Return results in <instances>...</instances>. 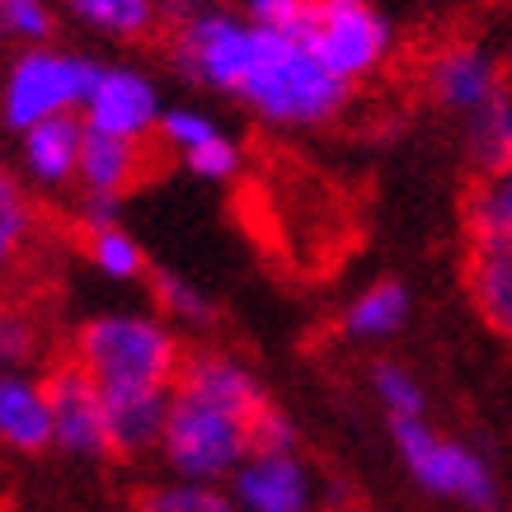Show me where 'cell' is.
<instances>
[{
  "label": "cell",
  "mask_w": 512,
  "mask_h": 512,
  "mask_svg": "<svg viewBox=\"0 0 512 512\" xmlns=\"http://www.w3.org/2000/svg\"><path fill=\"white\" fill-rule=\"evenodd\" d=\"M160 85L137 66L113 62L94 71L90 94H85V109H80V123L90 132H109V137H127V141H146L160 127Z\"/></svg>",
  "instance_id": "cell-9"
},
{
  "label": "cell",
  "mask_w": 512,
  "mask_h": 512,
  "mask_svg": "<svg viewBox=\"0 0 512 512\" xmlns=\"http://www.w3.org/2000/svg\"><path fill=\"white\" fill-rule=\"evenodd\" d=\"M137 512H240V508H235L231 489L198 484V480H165V484H151L137 498Z\"/></svg>",
  "instance_id": "cell-21"
},
{
  "label": "cell",
  "mask_w": 512,
  "mask_h": 512,
  "mask_svg": "<svg viewBox=\"0 0 512 512\" xmlns=\"http://www.w3.org/2000/svg\"><path fill=\"white\" fill-rule=\"evenodd\" d=\"M390 437H395V451H400L409 480L419 484L423 494L461 503V508H489L494 503V470L470 442L442 433L428 419L390 423Z\"/></svg>",
  "instance_id": "cell-5"
},
{
  "label": "cell",
  "mask_w": 512,
  "mask_h": 512,
  "mask_svg": "<svg viewBox=\"0 0 512 512\" xmlns=\"http://www.w3.org/2000/svg\"><path fill=\"white\" fill-rule=\"evenodd\" d=\"M24 146H19V156H24V174H29L33 184L43 188H62L71 184L80 174V146H85V123H80L76 113H66V118H47V123L29 127V132H19Z\"/></svg>",
  "instance_id": "cell-12"
},
{
  "label": "cell",
  "mask_w": 512,
  "mask_h": 512,
  "mask_svg": "<svg viewBox=\"0 0 512 512\" xmlns=\"http://www.w3.org/2000/svg\"><path fill=\"white\" fill-rule=\"evenodd\" d=\"M240 512H320V480L296 447H254L231 480Z\"/></svg>",
  "instance_id": "cell-7"
},
{
  "label": "cell",
  "mask_w": 512,
  "mask_h": 512,
  "mask_svg": "<svg viewBox=\"0 0 512 512\" xmlns=\"http://www.w3.org/2000/svg\"><path fill=\"white\" fill-rule=\"evenodd\" d=\"M306 43L343 85H357V80H372L390 62L395 29L372 0H315Z\"/></svg>",
  "instance_id": "cell-6"
},
{
  "label": "cell",
  "mask_w": 512,
  "mask_h": 512,
  "mask_svg": "<svg viewBox=\"0 0 512 512\" xmlns=\"http://www.w3.org/2000/svg\"><path fill=\"white\" fill-rule=\"evenodd\" d=\"M99 62L76 57V52H57V47H24L5 80H0V118L29 132V127L47 123V118H66V113L85 109L90 80Z\"/></svg>",
  "instance_id": "cell-4"
},
{
  "label": "cell",
  "mask_w": 512,
  "mask_h": 512,
  "mask_svg": "<svg viewBox=\"0 0 512 512\" xmlns=\"http://www.w3.org/2000/svg\"><path fill=\"white\" fill-rule=\"evenodd\" d=\"M461 151H466L475 174L508 170L512 165V90H503L480 113L461 118Z\"/></svg>",
  "instance_id": "cell-17"
},
{
  "label": "cell",
  "mask_w": 512,
  "mask_h": 512,
  "mask_svg": "<svg viewBox=\"0 0 512 512\" xmlns=\"http://www.w3.org/2000/svg\"><path fill=\"white\" fill-rule=\"evenodd\" d=\"M33 245V207H29V193L19 184L15 174L0 165V287L10 282L24 254Z\"/></svg>",
  "instance_id": "cell-19"
},
{
  "label": "cell",
  "mask_w": 512,
  "mask_h": 512,
  "mask_svg": "<svg viewBox=\"0 0 512 512\" xmlns=\"http://www.w3.org/2000/svg\"><path fill=\"white\" fill-rule=\"evenodd\" d=\"M146 156H141V141L109 137V132H90L85 127V146H80V188L94 198H123L127 188H137Z\"/></svg>",
  "instance_id": "cell-13"
},
{
  "label": "cell",
  "mask_w": 512,
  "mask_h": 512,
  "mask_svg": "<svg viewBox=\"0 0 512 512\" xmlns=\"http://www.w3.org/2000/svg\"><path fill=\"white\" fill-rule=\"evenodd\" d=\"M0 447L24 451V456L52 447V395H47V381H33L19 367L0 372Z\"/></svg>",
  "instance_id": "cell-11"
},
{
  "label": "cell",
  "mask_w": 512,
  "mask_h": 512,
  "mask_svg": "<svg viewBox=\"0 0 512 512\" xmlns=\"http://www.w3.org/2000/svg\"><path fill=\"white\" fill-rule=\"evenodd\" d=\"M118 202H123V198H94V193H85L80 217H85V226H90V231H99V226H113V221H118Z\"/></svg>",
  "instance_id": "cell-30"
},
{
  "label": "cell",
  "mask_w": 512,
  "mask_h": 512,
  "mask_svg": "<svg viewBox=\"0 0 512 512\" xmlns=\"http://www.w3.org/2000/svg\"><path fill=\"white\" fill-rule=\"evenodd\" d=\"M33 348H38V329L19 311H5V306H0V372L24 367L33 357Z\"/></svg>",
  "instance_id": "cell-29"
},
{
  "label": "cell",
  "mask_w": 512,
  "mask_h": 512,
  "mask_svg": "<svg viewBox=\"0 0 512 512\" xmlns=\"http://www.w3.org/2000/svg\"><path fill=\"white\" fill-rule=\"evenodd\" d=\"M47 395H52V447L71 451V456H90V461L113 456L109 400L76 357L47 376Z\"/></svg>",
  "instance_id": "cell-10"
},
{
  "label": "cell",
  "mask_w": 512,
  "mask_h": 512,
  "mask_svg": "<svg viewBox=\"0 0 512 512\" xmlns=\"http://www.w3.org/2000/svg\"><path fill=\"white\" fill-rule=\"evenodd\" d=\"M156 132L165 137V146H170V151H179V160H184L188 151H198L202 141L217 137L221 123L212 118V113L188 109V104H174V109L160 113V127H156Z\"/></svg>",
  "instance_id": "cell-24"
},
{
  "label": "cell",
  "mask_w": 512,
  "mask_h": 512,
  "mask_svg": "<svg viewBox=\"0 0 512 512\" xmlns=\"http://www.w3.org/2000/svg\"><path fill=\"white\" fill-rule=\"evenodd\" d=\"M76 362L104 395L132 390H174L179 381V339L156 315L109 311L85 320L76 334Z\"/></svg>",
  "instance_id": "cell-3"
},
{
  "label": "cell",
  "mask_w": 512,
  "mask_h": 512,
  "mask_svg": "<svg viewBox=\"0 0 512 512\" xmlns=\"http://www.w3.org/2000/svg\"><path fill=\"white\" fill-rule=\"evenodd\" d=\"M71 15L104 38H146L156 29V0H71Z\"/></svg>",
  "instance_id": "cell-20"
},
{
  "label": "cell",
  "mask_w": 512,
  "mask_h": 512,
  "mask_svg": "<svg viewBox=\"0 0 512 512\" xmlns=\"http://www.w3.org/2000/svg\"><path fill=\"white\" fill-rule=\"evenodd\" d=\"M156 301H160V311L170 315V320H179V325H207L212 320V301L188 278H179V273H160Z\"/></svg>",
  "instance_id": "cell-26"
},
{
  "label": "cell",
  "mask_w": 512,
  "mask_h": 512,
  "mask_svg": "<svg viewBox=\"0 0 512 512\" xmlns=\"http://www.w3.org/2000/svg\"><path fill=\"white\" fill-rule=\"evenodd\" d=\"M409 311H414V301H409L404 282H395V278L367 282L348 301V311H343V334L357 343H386L409 325Z\"/></svg>",
  "instance_id": "cell-15"
},
{
  "label": "cell",
  "mask_w": 512,
  "mask_h": 512,
  "mask_svg": "<svg viewBox=\"0 0 512 512\" xmlns=\"http://www.w3.org/2000/svg\"><path fill=\"white\" fill-rule=\"evenodd\" d=\"M174 62L207 90L240 99L273 127H320L339 118L348 90L315 47L296 33H273L245 15L202 10L179 24Z\"/></svg>",
  "instance_id": "cell-1"
},
{
  "label": "cell",
  "mask_w": 512,
  "mask_h": 512,
  "mask_svg": "<svg viewBox=\"0 0 512 512\" xmlns=\"http://www.w3.org/2000/svg\"><path fill=\"white\" fill-rule=\"evenodd\" d=\"M466 231L475 249L512 254V165L475 179L466 198Z\"/></svg>",
  "instance_id": "cell-16"
},
{
  "label": "cell",
  "mask_w": 512,
  "mask_h": 512,
  "mask_svg": "<svg viewBox=\"0 0 512 512\" xmlns=\"http://www.w3.org/2000/svg\"><path fill=\"white\" fill-rule=\"evenodd\" d=\"M423 80H428L433 104L447 109L451 118H470L484 104H494L503 90H512L503 57L494 47L475 43V38H456V43L437 47L428 57V66H423Z\"/></svg>",
  "instance_id": "cell-8"
},
{
  "label": "cell",
  "mask_w": 512,
  "mask_h": 512,
  "mask_svg": "<svg viewBox=\"0 0 512 512\" xmlns=\"http://www.w3.org/2000/svg\"><path fill=\"white\" fill-rule=\"evenodd\" d=\"M311 15H315V0H245V19H254V24H264L273 33L306 38Z\"/></svg>",
  "instance_id": "cell-27"
},
{
  "label": "cell",
  "mask_w": 512,
  "mask_h": 512,
  "mask_svg": "<svg viewBox=\"0 0 512 512\" xmlns=\"http://www.w3.org/2000/svg\"><path fill=\"white\" fill-rule=\"evenodd\" d=\"M264 386L240 357L198 353L179 367L170 390V419L160 437V456L174 480L221 484L254 451L264 419Z\"/></svg>",
  "instance_id": "cell-2"
},
{
  "label": "cell",
  "mask_w": 512,
  "mask_h": 512,
  "mask_svg": "<svg viewBox=\"0 0 512 512\" xmlns=\"http://www.w3.org/2000/svg\"><path fill=\"white\" fill-rule=\"evenodd\" d=\"M109 400V437L118 456H146L165 437L170 419V390H132V395H104Z\"/></svg>",
  "instance_id": "cell-14"
},
{
  "label": "cell",
  "mask_w": 512,
  "mask_h": 512,
  "mask_svg": "<svg viewBox=\"0 0 512 512\" xmlns=\"http://www.w3.org/2000/svg\"><path fill=\"white\" fill-rule=\"evenodd\" d=\"M466 282H470V301H475L480 320L512 348V254L475 249Z\"/></svg>",
  "instance_id": "cell-18"
},
{
  "label": "cell",
  "mask_w": 512,
  "mask_h": 512,
  "mask_svg": "<svg viewBox=\"0 0 512 512\" xmlns=\"http://www.w3.org/2000/svg\"><path fill=\"white\" fill-rule=\"evenodd\" d=\"M372 395H376V404L386 409L390 423H400V419H428V390H423L419 376L409 372V367H400V362H376Z\"/></svg>",
  "instance_id": "cell-22"
},
{
  "label": "cell",
  "mask_w": 512,
  "mask_h": 512,
  "mask_svg": "<svg viewBox=\"0 0 512 512\" xmlns=\"http://www.w3.org/2000/svg\"><path fill=\"white\" fill-rule=\"evenodd\" d=\"M85 254H90V264L99 268L109 282H137L141 273H146V254H141V245L123 231V226H118V221H113V226L90 231Z\"/></svg>",
  "instance_id": "cell-23"
},
{
  "label": "cell",
  "mask_w": 512,
  "mask_h": 512,
  "mask_svg": "<svg viewBox=\"0 0 512 512\" xmlns=\"http://www.w3.org/2000/svg\"><path fill=\"white\" fill-rule=\"evenodd\" d=\"M184 165L198 179H207V184H226V179H235V170H240V146H235L226 132H217L212 141H202L198 151H188Z\"/></svg>",
  "instance_id": "cell-28"
},
{
  "label": "cell",
  "mask_w": 512,
  "mask_h": 512,
  "mask_svg": "<svg viewBox=\"0 0 512 512\" xmlns=\"http://www.w3.org/2000/svg\"><path fill=\"white\" fill-rule=\"evenodd\" d=\"M52 33L47 0H0V38L24 47H43Z\"/></svg>",
  "instance_id": "cell-25"
}]
</instances>
